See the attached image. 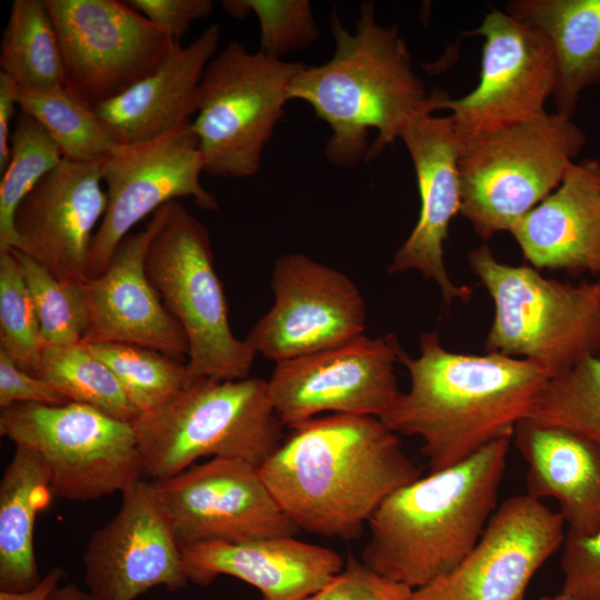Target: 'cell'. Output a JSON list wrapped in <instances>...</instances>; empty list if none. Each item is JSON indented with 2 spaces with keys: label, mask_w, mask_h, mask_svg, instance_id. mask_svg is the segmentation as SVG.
Returning a JSON list of instances; mask_svg holds the SVG:
<instances>
[{
  "label": "cell",
  "mask_w": 600,
  "mask_h": 600,
  "mask_svg": "<svg viewBox=\"0 0 600 600\" xmlns=\"http://www.w3.org/2000/svg\"><path fill=\"white\" fill-rule=\"evenodd\" d=\"M290 429L259 472L299 530L356 540L391 493L421 477L377 417L332 413Z\"/></svg>",
  "instance_id": "6da1fadb"
},
{
  "label": "cell",
  "mask_w": 600,
  "mask_h": 600,
  "mask_svg": "<svg viewBox=\"0 0 600 600\" xmlns=\"http://www.w3.org/2000/svg\"><path fill=\"white\" fill-rule=\"evenodd\" d=\"M399 362L410 388L380 420L398 436L420 438L431 471L512 439L550 379L524 359L449 351L436 331L422 333L417 358L402 349Z\"/></svg>",
  "instance_id": "7a4b0ae2"
},
{
  "label": "cell",
  "mask_w": 600,
  "mask_h": 600,
  "mask_svg": "<svg viewBox=\"0 0 600 600\" xmlns=\"http://www.w3.org/2000/svg\"><path fill=\"white\" fill-rule=\"evenodd\" d=\"M354 26L351 33L333 11V56L320 66L306 64L289 89L290 100L306 101L329 124L324 154L340 168L379 156L414 116L430 111L429 93L398 27L376 21L373 1L360 4Z\"/></svg>",
  "instance_id": "3957f363"
},
{
  "label": "cell",
  "mask_w": 600,
  "mask_h": 600,
  "mask_svg": "<svg viewBox=\"0 0 600 600\" xmlns=\"http://www.w3.org/2000/svg\"><path fill=\"white\" fill-rule=\"evenodd\" d=\"M511 440H494L391 493L368 523L361 561L412 590L452 572L498 508Z\"/></svg>",
  "instance_id": "277c9868"
},
{
  "label": "cell",
  "mask_w": 600,
  "mask_h": 600,
  "mask_svg": "<svg viewBox=\"0 0 600 600\" xmlns=\"http://www.w3.org/2000/svg\"><path fill=\"white\" fill-rule=\"evenodd\" d=\"M144 474L170 478L200 458H229L258 468L283 440L268 380L202 378L132 423Z\"/></svg>",
  "instance_id": "5b68a950"
},
{
  "label": "cell",
  "mask_w": 600,
  "mask_h": 600,
  "mask_svg": "<svg viewBox=\"0 0 600 600\" xmlns=\"http://www.w3.org/2000/svg\"><path fill=\"white\" fill-rule=\"evenodd\" d=\"M494 316L488 353L524 359L550 379L600 353V278L578 284L549 279L528 266L499 261L483 244L468 254Z\"/></svg>",
  "instance_id": "8992f818"
},
{
  "label": "cell",
  "mask_w": 600,
  "mask_h": 600,
  "mask_svg": "<svg viewBox=\"0 0 600 600\" xmlns=\"http://www.w3.org/2000/svg\"><path fill=\"white\" fill-rule=\"evenodd\" d=\"M587 143L571 118L544 112L461 143V213L482 239L511 228L561 183Z\"/></svg>",
  "instance_id": "52a82bcc"
},
{
  "label": "cell",
  "mask_w": 600,
  "mask_h": 600,
  "mask_svg": "<svg viewBox=\"0 0 600 600\" xmlns=\"http://www.w3.org/2000/svg\"><path fill=\"white\" fill-rule=\"evenodd\" d=\"M210 234L178 200L153 236L146 256L147 276L188 341L187 384L202 379L249 377L253 348L238 339L214 269Z\"/></svg>",
  "instance_id": "ba28073f"
},
{
  "label": "cell",
  "mask_w": 600,
  "mask_h": 600,
  "mask_svg": "<svg viewBox=\"0 0 600 600\" xmlns=\"http://www.w3.org/2000/svg\"><path fill=\"white\" fill-rule=\"evenodd\" d=\"M306 67L249 52L230 42L206 68L191 127L207 174L220 178L256 176L276 126L284 113L289 89Z\"/></svg>",
  "instance_id": "9c48e42d"
},
{
  "label": "cell",
  "mask_w": 600,
  "mask_h": 600,
  "mask_svg": "<svg viewBox=\"0 0 600 600\" xmlns=\"http://www.w3.org/2000/svg\"><path fill=\"white\" fill-rule=\"evenodd\" d=\"M0 433L43 459L53 496L64 500L123 492L144 474L133 424L87 404L1 408Z\"/></svg>",
  "instance_id": "30bf717a"
},
{
  "label": "cell",
  "mask_w": 600,
  "mask_h": 600,
  "mask_svg": "<svg viewBox=\"0 0 600 600\" xmlns=\"http://www.w3.org/2000/svg\"><path fill=\"white\" fill-rule=\"evenodd\" d=\"M64 88L88 107L114 99L152 73L176 38L119 0H44Z\"/></svg>",
  "instance_id": "8fae6325"
},
{
  "label": "cell",
  "mask_w": 600,
  "mask_h": 600,
  "mask_svg": "<svg viewBox=\"0 0 600 600\" xmlns=\"http://www.w3.org/2000/svg\"><path fill=\"white\" fill-rule=\"evenodd\" d=\"M464 36L483 38L477 87L459 99L440 89L429 93L431 112L449 109L461 143L546 111L556 86L554 57L548 41L507 12L492 10Z\"/></svg>",
  "instance_id": "7c38bea8"
},
{
  "label": "cell",
  "mask_w": 600,
  "mask_h": 600,
  "mask_svg": "<svg viewBox=\"0 0 600 600\" xmlns=\"http://www.w3.org/2000/svg\"><path fill=\"white\" fill-rule=\"evenodd\" d=\"M108 203L94 232L87 279L100 276L119 242L139 221L179 198L217 211L214 194L203 188V160L191 121L158 138L117 144L101 164Z\"/></svg>",
  "instance_id": "4fadbf2b"
},
{
  "label": "cell",
  "mask_w": 600,
  "mask_h": 600,
  "mask_svg": "<svg viewBox=\"0 0 600 600\" xmlns=\"http://www.w3.org/2000/svg\"><path fill=\"white\" fill-rule=\"evenodd\" d=\"M402 350L393 334L350 341L276 363L270 398L283 426L322 412L381 418L400 391L394 372Z\"/></svg>",
  "instance_id": "5bb4252c"
},
{
  "label": "cell",
  "mask_w": 600,
  "mask_h": 600,
  "mask_svg": "<svg viewBox=\"0 0 600 600\" xmlns=\"http://www.w3.org/2000/svg\"><path fill=\"white\" fill-rule=\"evenodd\" d=\"M272 307L246 340L276 363L350 341L366 329V303L343 272L302 253L274 261Z\"/></svg>",
  "instance_id": "9a60e30c"
},
{
  "label": "cell",
  "mask_w": 600,
  "mask_h": 600,
  "mask_svg": "<svg viewBox=\"0 0 600 600\" xmlns=\"http://www.w3.org/2000/svg\"><path fill=\"white\" fill-rule=\"evenodd\" d=\"M153 486L180 548L294 537L300 531L278 506L259 468L240 459L211 458Z\"/></svg>",
  "instance_id": "2e32d148"
},
{
  "label": "cell",
  "mask_w": 600,
  "mask_h": 600,
  "mask_svg": "<svg viewBox=\"0 0 600 600\" xmlns=\"http://www.w3.org/2000/svg\"><path fill=\"white\" fill-rule=\"evenodd\" d=\"M564 524L541 500L512 496L494 510L466 559L414 589L410 600H524L534 573L563 546Z\"/></svg>",
  "instance_id": "e0dca14e"
},
{
  "label": "cell",
  "mask_w": 600,
  "mask_h": 600,
  "mask_svg": "<svg viewBox=\"0 0 600 600\" xmlns=\"http://www.w3.org/2000/svg\"><path fill=\"white\" fill-rule=\"evenodd\" d=\"M121 494L117 513L84 549L87 591L96 600H136L154 587L186 588L181 548L153 482L140 480Z\"/></svg>",
  "instance_id": "ac0fdd59"
},
{
  "label": "cell",
  "mask_w": 600,
  "mask_h": 600,
  "mask_svg": "<svg viewBox=\"0 0 600 600\" xmlns=\"http://www.w3.org/2000/svg\"><path fill=\"white\" fill-rule=\"evenodd\" d=\"M102 161L64 159L18 206L14 249L29 256L57 279L82 283L94 228L108 196L101 187Z\"/></svg>",
  "instance_id": "d6986e66"
},
{
  "label": "cell",
  "mask_w": 600,
  "mask_h": 600,
  "mask_svg": "<svg viewBox=\"0 0 600 600\" xmlns=\"http://www.w3.org/2000/svg\"><path fill=\"white\" fill-rule=\"evenodd\" d=\"M169 203L152 214L144 229L119 242L100 276L81 283L87 313L83 343H129L187 360L186 334L146 272L149 244L167 219Z\"/></svg>",
  "instance_id": "ffe728a7"
},
{
  "label": "cell",
  "mask_w": 600,
  "mask_h": 600,
  "mask_svg": "<svg viewBox=\"0 0 600 600\" xmlns=\"http://www.w3.org/2000/svg\"><path fill=\"white\" fill-rule=\"evenodd\" d=\"M400 139L412 160L420 196L418 221L388 267L389 273L418 270L440 288L446 303L468 301L472 288L457 286L444 266V241L460 209L459 158L461 142L449 116L429 110L414 116Z\"/></svg>",
  "instance_id": "44dd1931"
},
{
  "label": "cell",
  "mask_w": 600,
  "mask_h": 600,
  "mask_svg": "<svg viewBox=\"0 0 600 600\" xmlns=\"http://www.w3.org/2000/svg\"><path fill=\"white\" fill-rule=\"evenodd\" d=\"M181 552L190 582L207 587L219 576H231L257 588L261 600H304L346 564L332 549L291 536L207 541Z\"/></svg>",
  "instance_id": "7402d4cb"
},
{
  "label": "cell",
  "mask_w": 600,
  "mask_h": 600,
  "mask_svg": "<svg viewBox=\"0 0 600 600\" xmlns=\"http://www.w3.org/2000/svg\"><path fill=\"white\" fill-rule=\"evenodd\" d=\"M509 232L536 269L600 274V162H573L559 187Z\"/></svg>",
  "instance_id": "603a6c76"
},
{
  "label": "cell",
  "mask_w": 600,
  "mask_h": 600,
  "mask_svg": "<svg viewBox=\"0 0 600 600\" xmlns=\"http://www.w3.org/2000/svg\"><path fill=\"white\" fill-rule=\"evenodd\" d=\"M221 29L211 24L190 44L176 40L160 66L94 111L118 144L163 136L190 122L198 111L199 87L216 56Z\"/></svg>",
  "instance_id": "cb8c5ba5"
},
{
  "label": "cell",
  "mask_w": 600,
  "mask_h": 600,
  "mask_svg": "<svg viewBox=\"0 0 600 600\" xmlns=\"http://www.w3.org/2000/svg\"><path fill=\"white\" fill-rule=\"evenodd\" d=\"M528 464L527 494L553 498L568 532L583 537L600 527V447L569 429L520 420L512 436Z\"/></svg>",
  "instance_id": "d4e9b609"
},
{
  "label": "cell",
  "mask_w": 600,
  "mask_h": 600,
  "mask_svg": "<svg viewBox=\"0 0 600 600\" xmlns=\"http://www.w3.org/2000/svg\"><path fill=\"white\" fill-rule=\"evenodd\" d=\"M506 12L550 44L556 112L571 118L582 91L600 86V0H511Z\"/></svg>",
  "instance_id": "484cf974"
},
{
  "label": "cell",
  "mask_w": 600,
  "mask_h": 600,
  "mask_svg": "<svg viewBox=\"0 0 600 600\" xmlns=\"http://www.w3.org/2000/svg\"><path fill=\"white\" fill-rule=\"evenodd\" d=\"M52 497L43 459L16 446L0 481V591L23 592L40 583L33 531L38 513Z\"/></svg>",
  "instance_id": "4316f807"
},
{
  "label": "cell",
  "mask_w": 600,
  "mask_h": 600,
  "mask_svg": "<svg viewBox=\"0 0 600 600\" xmlns=\"http://www.w3.org/2000/svg\"><path fill=\"white\" fill-rule=\"evenodd\" d=\"M0 72L21 89L64 87L54 26L44 0H14L0 43Z\"/></svg>",
  "instance_id": "83f0119b"
},
{
  "label": "cell",
  "mask_w": 600,
  "mask_h": 600,
  "mask_svg": "<svg viewBox=\"0 0 600 600\" xmlns=\"http://www.w3.org/2000/svg\"><path fill=\"white\" fill-rule=\"evenodd\" d=\"M18 108L36 119L59 146L64 159L96 162L118 144L94 111L64 87L16 88Z\"/></svg>",
  "instance_id": "f1b7e54d"
},
{
  "label": "cell",
  "mask_w": 600,
  "mask_h": 600,
  "mask_svg": "<svg viewBox=\"0 0 600 600\" xmlns=\"http://www.w3.org/2000/svg\"><path fill=\"white\" fill-rule=\"evenodd\" d=\"M39 377L50 382L71 402L90 406L131 423L140 416L114 373L83 342L46 346Z\"/></svg>",
  "instance_id": "f546056e"
},
{
  "label": "cell",
  "mask_w": 600,
  "mask_h": 600,
  "mask_svg": "<svg viewBox=\"0 0 600 600\" xmlns=\"http://www.w3.org/2000/svg\"><path fill=\"white\" fill-rule=\"evenodd\" d=\"M63 160L47 130L20 110L10 137V159L0 181V252L16 246L13 218L26 196Z\"/></svg>",
  "instance_id": "4dcf8cb0"
},
{
  "label": "cell",
  "mask_w": 600,
  "mask_h": 600,
  "mask_svg": "<svg viewBox=\"0 0 600 600\" xmlns=\"http://www.w3.org/2000/svg\"><path fill=\"white\" fill-rule=\"evenodd\" d=\"M114 373L140 414L178 394L187 384V360L129 343H86Z\"/></svg>",
  "instance_id": "1f68e13d"
},
{
  "label": "cell",
  "mask_w": 600,
  "mask_h": 600,
  "mask_svg": "<svg viewBox=\"0 0 600 600\" xmlns=\"http://www.w3.org/2000/svg\"><path fill=\"white\" fill-rule=\"evenodd\" d=\"M527 419L569 429L600 447V359L586 358L549 379Z\"/></svg>",
  "instance_id": "d6a6232c"
},
{
  "label": "cell",
  "mask_w": 600,
  "mask_h": 600,
  "mask_svg": "<svg viewBox=\"0 0 600 600\" xmlns=\"http://www.w3.org/2000/svg\"><path fill=\"white\" fill-rule=\"evenodd\" d=\"M10 250L29 290L46 344L82 342L87 313L81 283L61 281L29 256Z\"/></svg>",
  "instance_id": "836d02e7"
},
{
  "label": "cell",
  "mask_w": 600,
  "mask_h": 600,
  "mask_svg": "<svg viewBox=\"0 0 600 600\" xmlns=\"http://www.w3.org/2000/svg\"><path fill=\"white\" fill-rule=\"evenodd\" d=\"M46 342L26 282L11 250L0 252V351L39 377Z\"/></svg>",
  "instance_id": "e575fe53"
},
{
  "label": "cell",
  "mask_w": 600,
  "mask_h": 600,
  "mask_svg": "<svg viewBox=\"0 0 600 600\" xmlns=\"http://www.w3.org/2000/svg\"><path fill=\"white\" fill-rule=\"evenodd\" d=\"M260 27L259 52L278 60L319 38L308 0H244Z\"/></svg>",
  "instance_id": "d590c367"
},
{
  "label": "cell",
  "mask_w": 600,
  "mask_h": 600,
  "mask_svg": "<svg viewBox=\"0 0 600 600\" xmlns=\"http://www.w3.org/2000/svg\"><path fill=\"white\" fill-rule=\"evenodd\" d=\"M412 591L350 556L327 586L304 600H410Z\"/></svg>",
  "instance_id": "8d00e7d4"
},
{
  "label": "cell",
  "mask_w": 600,
  "mask_h": 600,
  "mask_svg": "<svg viewBox=\"0 0 600 600\" xmlns=\"http://www.w3.org/2000/svg\"><path fill=\"white\" fill-rule=\"evenodd\" d=\"M561 592L571 600H600V527L590 536L566 532Z\"/></svg>",
  "instance_id": "74e56055"
},
{
  "label": "cell",
  "mask_w": 600,
  "mask_h": 600,
  "mask_svg": "<svg viewBox=\"0 0 600 600\" xmlns=\"http://www.w3.org/2000/svg\"><path fill=\"white\" fill-rule=\"evenodd\" d=\"M71 402L43 378L18 367L0 351V407L16 403H41L49 406Z\"/></svg>",
  "instance_id": "f35d334b"
},
{
  "label": "cell",
  "mask_w": 600,
  "mask_h": 600,
  "mask_svg": "<svg viewBox=\"0 0 600 600\" xmlns=\"http://www.w3.org/2000/svg\"><path fill=\"white\" fill-rule=\"evenodd\" d=\"M134 10L149 21L180 39L190 24L211 14V0H127Z\"/></svg>",
  "instance_id": "ab89813d"
},
{
  "label": "cell",
  "mask_w": 600,
  "mask_h": 600,
  "mask_svg": "<svg viewBox=\"0 0 600 600\" xmlns=\"http://www.w3.org/2000/svg\"><path fill=\"white\" fill-rule=\"evenodd\" d=\"M16 83L0 72V173L6 170L10 159V121L14 114Z\"/></svg>",
  "instance_id": "60d3db41"
},
{
  "label": "cell",
  "mask_w": 600,
  "mask_h": 600,
  "mask_svg": "<svg viewBox=\"0 0 600 600\" xmlns=\"http://www.w3.org/2000/svg\"><path fill=\"white\" fill-rule=\"evenodd\" d=\"M64 572L60 567L51 569L40 583L23 592L0 591V600H47L51 592L60 584Z\"/></svg>",
  "instance_id": "b9f144b4"
},
{
  "label": "cell",
  "mask_w": 600,
  "mask_h": 600,
  "mask_svg": "<svg viewBox=\"0 0 600 600\" xmlns=\"http://www.w3.org/2000/svg\"><path fill=\"white\" fill-rule=\"evenodd\" d=\"M47 600H96L88 591L76 584L58 586Z\"/></svg>",
  "instance_id": "7bdbcfd3"
},
{
  "label": "cell",
  "mask_w": 600,
  "mask_h": 600,
  "mask_svg": "<svg viewBox=\"0 0 600 600\" xmlns=\"http://www.w3.org/2000/svg\"><path fill=\"white\" fill-rule=\"evenodd\" d=\"M222 6L234 18H244L250 12L244 0H228L223 1Z\"/></svg>",
  "instance_id": "ee69618b"
}]
</instances>
